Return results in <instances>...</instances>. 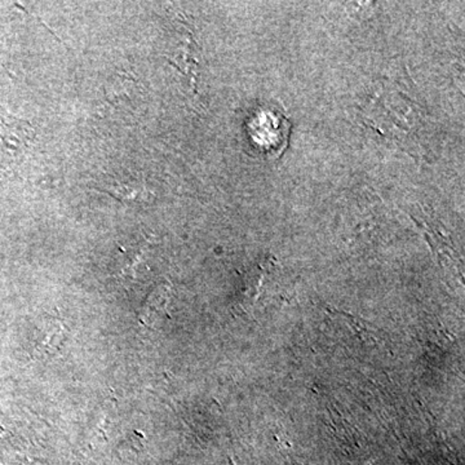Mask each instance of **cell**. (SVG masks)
I'll return each instance as SVG.
<instances>
[{"instance_id":"obj_1","label":"cell","mask_w":465,"mask_h":465,"mask_svg":"<svg viewBox=\"0 0 465 465\" xmlns=\"http://www.w3.org/2000/svg\"><path fill=\"white\" fill-rule=\"evenodd\" d=\"M171 299L170 284H161L150 293L140 313V321L145 326H155L161 318L168 316V304Z\"/></svg>"},{"instance_id":"obj_2","label":"cell","mask_w":465,"mask_h":465,"mask_svg":"<svg viewBox=\"0 0 465 465\" xmlns=\"http://www.w3.org/2000/svg\"><path fill=\"white\" fill-rule=\"evenodd\" d=\"M106 191L119 201L140 202L146 201L149 197V193L139 183H113Z\"/></svg>"}]
</instances>
